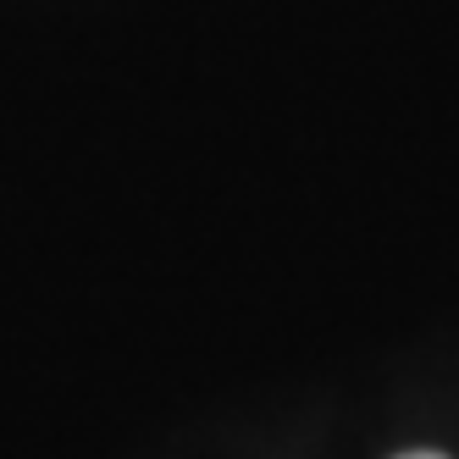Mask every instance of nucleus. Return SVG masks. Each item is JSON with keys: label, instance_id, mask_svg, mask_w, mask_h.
<instances>
[{"label": "nucleus", "instance_id": "nucleus-1", "mask_svg": "<svg viewBox=\"0 0 459 459\" xmlns=\"http://www.w3.org/2000/svg\"><path fill=\"white\" fill-rule=\"evenodd\" d=\"M399 459H448V454H399Z\"/></svg>", "mask_w": 459, "mask_h": 459}]
</instances>
